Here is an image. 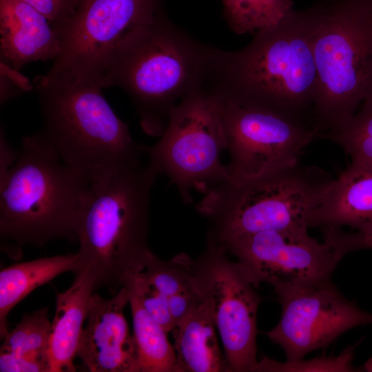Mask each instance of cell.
<instances>
[{"instance_id":"30","label":"cell","mask_w":372,"mask_h":372,"mask_svg":"<svg viewBox=\"0 0 372 372\" xmlns=\"http://www.w3.org/2000/svg\"><path fill=\"white\" fill-rule=\"evenodd\" d=\"M335 240L344 255L357 250L372 249V230L347 233L338 229L335 233Z\"/></svg>"},{"instance_id":"32","label":"cell","mask_w":372,"mask_h":372,"mask_svg":"<svg viewBox=\"0 0 372 372\" xmlns=\"http://www.w3.org/2000/svg\"><path fill=\"white\" fill-rule=\"evenodd\" d=\"M360 369L361 371L372 372V358L368 359Z\"/></svg>"},{"instance_id":"6","label":"cell","mask_w":372,"mask_h":372,"mask_svg":"<svg viewBox=\"0 0 372 372\" xmlns=\"http://www.w3.org/2000/svg\"><path fill=\"white\" fill-rule=\"evenodd\" d=\"M325 170L298 163L249 178H231L205 192L196 209L217 245L265 231L307 229L311 212L333 181Z\"/></svg>"},{"instance_id":"5","label":"cell","mask_w":372,"mask_h":372,"mask_svg":"<svg viewBox=\"0 0 372 372\" xmlns=\"http://www.w3.org/2000/svg\"><path fill=\"white\" fill-rule=\"evenodd\" d=\"M92 183L64 163L38 132L25 136L0 181L1 248L20 258L23 246L64 238L78 242L79 219Z\"/></svg>"},{"instance_id":"4","label":"cell","mask_w":372,"mask_h":372,"mask_svg":"<svg viewBox=\"0 0 372 372\" xmlns=\"http://www.w3.org/2000/svg\"><path fill=\"white\" fill-rule=\"evenodd\" d=\"M159 175L145 156L92 183L77 227L80 270L96 290L116 293L154 254L147 243L151 193Z\"/></svg>"},{"instance_id":"11","label":"cell","mask_w":372,"mask_h":372,"mask_svg":"<svg viewBox=\"0 0 372 372\" xmlns=\"http://www.w3.org/2000/svg\"><path fill=\"white\" fill-rule=\"evenodd\" d=\"M281 305L276 326L266 333L280 346L286 361L303 359L327 347L347 331L372 324V313L348 300L331 278L274 288Z\"/></svg>"},{"instance_id":"14","label":"cell","mask_w":372,"mask_h":372,"mask_svg":"<svg viewBox=\"0 0 372 372\" xmlns=\"http://www.w3.org/2000/svg\"><path fill=\"white\" fill-rule=\"evenodd\" d=\"M129 290L122 287L110 299L93 293L76 358L91 372H139L136 346L123 314Z\"/></svg>"},{"instance_id":"22","label":"cell","mask_w":372,"mask_h":372,"mask_svg":"<svg viewBox=\"0 0 372 372\" xmlns=\"http://www.w3.org/2000/svg\"><path fill=\"white\" fill-rule=\"evenodd\" d=\"M229 28L238 34L256 33L279 23L293 10V0H221Z\"/></svg>"},{"instance_id":"15","label":"cell","mask_w":372,"mask_h":372,"mask_svg":"<svg viewBox=\"0 0 372 372\" xmlns=\"http://www.w3.org/2000/svg\"><path fill=\"white\" fill-rule=\"evenodd\" d=\"M1 62L20 71L30 62L55 60L61 50L59 32L22 0H0Z\"/></svg>"},{"instance_id":"23","label":"cell","mask_w":372,"mask_h":372,"mask_svg":"<svg viewBox=\"0 0 372 372\" xmlns=\"http://www.w3.org/2000/svg\"><path fill=\"white\" fill-rule=\"evenodd\" d=\"M320 138L339 145L350 157V165L372 166V91L347 124Z\"/></svg>"},{"instance_id":"10","label":"cell","mask_w":372,"mask_h":372,"mask_svg":"<svg viewBox=\"0 0 372 372\" xmlns=\"http://www.w3.org/2000/svg\"><path fill=\"white\" fill-rule=\"evenodd\" d=\"M193 284L209 304L229 371H251L257 363L256 318L260 297L236 262L207 240L205 251L191 258Z\"/></svg>"},{"instance_id":"29","label":"cell","mask_w":372,"mask_h":372,"mask_svg":"<svg viewBox=\"0 0 372 372\" xmlns=\"http://www.w3.org/2000/svg\"><path fill=\"white\" fill-rule=\"evenodd\" d=\"M1 77L10 81L9 83L3 79L1 81V87L10 85L6 90L1 92V103L32 88L29 79L23 76L19 71L3 62H1Z\"/></svg>"},{"instance_id":"3","label":"cell","mask_w":372,"mask_h":372,"mask_svg":"<svg viewBox=\"0 0 372 372\" xmlns=\"http://www.w3.org/2000/svg\"><path fill=\"white\" fill-rule=\"evenodd\" d=\"M43 120L39 132L68 165L92 183L145 156L143 145L88 77L51 68L34 80Z\"/></svg>"},{"instance_id":"18","label":"cell","mask_w":372,"mask_h":372,"mask_svg":"<svg viewBox=\"0 0 372 372\" xmlns=\"http://www.w3.org/2000/svg\"><path fill=\"white\" fill-rule=\"evenodd\" d=\"M216 328L209 304L203 299L172 330L176 372L229 371L218 345Z\"/></svg>"},{"instance_id":"21","label":"cell","mask_w":372,"mask_h":372,"mask_svg":"<svg viewBox=\"0 0 372 372\" xmlns=\"http://www.w3.org/2000/svg\"><path fill=\"white\" fill-rule=\"evenodd\" d=\"M48 311V308H41L25 314L3 339L0 355L38 364L49 372L48 349L51 324Z\"/></svg>"},{"instance_id":"16","label":"cell","mask_w":372,"mask_h":372,"mask_svg":"<svg viewBox=\"0 0 372 372\" xmlns=\"http://www.w3.org/2000/svg\"><path fill=\"white\" fill-rule=\"evenodd\" d=\"M308 227L348 226L372 230V166L349 165L334 179L322 201L311 212Z\"/></svg>"},{"instance_id":"25","label":"cell","mask_w":372,"mask_h":372,"mask_svg":"<svg viewBox=\"0 0 372 372\" xmlns=\"http://www.w3.org/2000/svg\"><path fill=\"white\" fill-rule=\"evenodd\" d=\"M355 347L344 349L336 356H323L311 360L278 362L265 357L258 361L251 371L279 372H351L360 371L353 366Z\"/></svg>"},{"instance_id":"1","label":"cell","mask_w":372,"mask_h":372,"mask_svg":"<svg viewBox=\"0 0 372 372\" xmlns=\"http://www.w3.org/2000/svg\"><path fill=\"white\" fill-rule=\"evenodd\" d=\"M311 7L256 32L236 51L215 48L205 88L271 109L314 131L316 68Z\"/></svg>"},{"instance_id":"19","label":"cell","mask_w":372,"mask_h":372,"mask_svg":"<svg viewBox=\"0 0 372 372\" xmlns=\"http://www.w3.org/2000/svg\"><path fill=\"white\" fill-rule=\"evenodd\" d=\"M80 270L77 254L13 264L0 272V338L8 331V316L14 307L36 288L68 271Z\"/></svg>"},{"instance_id":"31","label":"cell","mask_w":372,"mask_h":372,"mask_svg":"<svg viewBox=\"0 0 372 372\" xmlns=\"http://www.w3.org/2000/svg\"><path fill=\"white\" fill-rule=\"evenodd\" d=\"M0 181H1L6 178L18 156V152L10 145L2 128L0 135Z\"/></svg>"},{"instance_id":"26","label":"cell","mask_w":372,"mask_h":372,"mask_svg":"<svg viewBox=\"0 0 372 372\" xmlns=\"http://www.w3.org/2000/svg\"><path fill=\"white\" fill-rule=\"evenodd\" d=\"M125 285L134 289L145 309L165 331H172L175 325L169 309L168 297L146 279L141 271L132 276Z\"/></svg>"},{"instance_id":"28","label":"cell","mask_w":372,"mask_h":372,"mask_svg":"<svg viewBox=\"0 0 372 372\" xmlns=\"http://www.w3.org/2000/svg\"><path fill=\"white\" fill-rule=\"evenodd\" d=\"M203 300L194 286L169 298V305L175 327L181 322ZM175 328V327H174Z\"/></svg>"},{"instance_id":"2","label":"cell","mask_w":372,"mask_h":372,"mask_svg":"<svg viewBox=\"0 0 372 372\" xmlns=\"http://www.w3.org/2000/svg\"><path fill=\"white\" fill-rule=\"evenodd\" d=\"M214 49L172 22L161 7L119 45L103 76V87L124 90L143 132L160 137L175 106L205 85Z\"/></svg>"},{"instance_id":"17","label":"cell","mask_w":372,"mask_h":372,"mask_svg":"<svg viewBox=\"0 0 372 372\" xmlns=\"http://www.w3.org/2000/svg\"><path fill=\"white\" fill-rule=\"evenodd\" d=\"M96 290L90 273H75L67 290L56 293V311L51 323L48 349L49 372H74L79 344L87 318L89 302Z\"/></svg>"},{"instance_id":"27","label":"cell","mask_w":372,"mask_h":372,"mask_svg":"<svg viewBox=\"0 0 372 372\" xmlns=\"http://www.w3.org/2000/svg\"><path fill=\"white\" fill-rule=\"evenodd\" d=\"M43 14L59 30L74 15L81 0H22Z\"/></svg>"},{"instance_id":"20","label":"cell","mask_w":372,"mask_h":372,"mask_svg":"<svg viewBox=\"0 0 372 372\" xmlns=\"http://www.w3.org/2000/svg\"><path fill=\"white\" fill-rule=\"evenodd\" d=\"M139 372H176V355L165 330L150 316L129 285Z\"/></svg>"},{"instance_id":"24","label":"cell","mask_w":372,"mask_h":372,"mask_svg":"<svg viewBox=\"0 0 372 372\" xmlns=\"http://www.w3.org/2000/svg\"><path fill=\"white\" fill-rule=\"evenodd\" d=\"M190 261L186 254H178L169 260H161L154 254L141 273L169 298L194 288Z\"/></svg>"},{"instance_id":"12","label":"cell","mask_w":372,"mask_h":372,"mask_svg":"<svg viewBox=\"0 0 372 372\" xmlns=\"http://www.w3.org/2000/svg\"><path fill=\"white\" fill-rule=\"evenodd\" d=\"M163 1L81 0L59 30L61 50L52 68L94 79L103 87V76L119 45L149 21Z\"/></svg>"},{"instance_id":"13","label":"cell","mask_w":372,"mask_h":372,"mask_svg":"<svg viewBox=\"0 0 372 372\" xmlns=\"http://www.w3.org/2000/svg\"><path fill=\"white\" fill-rule=\"evenodd\" d=\"M218 245L237 259L254 287L267 282L276 288L331 278L342 258L328 241L319 242L307 229L265 231Z\"/></svg>"},{"instance_id":"8","label":"cell","mask_w":372,"mask_h":372,"mask_svg":"<svg viewBox=\"0 0 372 372\" xmlns=\"http://www.w3.org/2000/svg\"><path fill=\"white\" fill-rule=\"evenodd\" d=\"M225 149L223 123L214 99L204 87L175 106L157 143L143 145L150 164L176 185L185 205L193 203V189L203 193L231 178L220 161Z\"/></svg>"},{"instance_id":"9","label":"cell","mask_w":372,"mask_h":372,"mask_svg":"<svg viewBox=\"0 0 372 372\" xmlns=\"http://www.w3.org/2000/svg\"><path fill=\"white\" fill-rule=\"evenodd\" d=\"M224 128L233 178L295 165L316 138L311 127L266 107L211 93Z\"/></svg>"},{"instance_id":"7","label":"cell","mask_w":372,"mask_h":372,"mask_svg":"<svg viewBox=\"0 0 372 372\" xmlns=\"http://www.w3.org/2000/svg\"><path fill=\"white\" fill-rule=\"evenodd\" d=\"M311 7L317 138L347 124L372 91V0H322Z\"/></svg>"}]
</instances>
